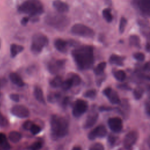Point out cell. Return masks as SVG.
Listing matches in <instances>:
<instances>
[{
	"instance_id": "1",
	"label": "cell",
	"mask_w": 150,
	"mask_h": 150,
	"mask_svg": "<svg viewBox=\"0 0 150 150\" xmlns=\"http://www.w3.org/2000/svg\"><path fill=\"white\" fill-rule=\"evenodd\" d=\"M72 57L77 66L80 70L90 69L94 63L93 47L89 45H83L74 49Z\"/></svg>"
},
{
	"instance_id": "2",
	"label": "cell",
	"mask_w": 150,
	"mask_h": 150,
	"mask_svg": "<svg viewBox=\"0 0 150 150\" xmlns=\"http://www.w3.org/2000/svg\"><path fill=\"white\" fill-rule=\"evenodd\" d=\"M50 127L53 138H60L67 134L69 123L64 117L53 115L50 120Z\"/></svg>"
},
{
	"instance_id": "3",
	"label": "cell",
	"mask_w": 150,
	"mask_h": 150,
	"mask_svg": "<svg viewBox=\"0 0 150 150\" xmlns=\"http://www.w3.org/2000/svg\"><path fill=\"white\" fill-rule=\"evenodd\" d=\"M18 11L29 16L35 17L41 15L44 11V8L40 0H26L19 6Z\"/></svg>"
},
{
	"instance_id": "4",
	"label": "cell",
	"mask_w": 150,
	"mask_h": 150,
	"mask_svg": "<svg viewBox=\"0 0 150 150\" xmlns=\"http://www.w3.org/2000/svg\"><path fill=\"white\" fill-rule=\"evenodd\" d=\"M45 22L50 26L59 30L64 29L70 23L69 18L61 13H50L45 18Z\"/></svg>"
},
{
	"instance_id": "5",
	"label": "cell",
	"mask_w": 150,
	"mask_h": 150,
	"mask_svg": "<svg viewBox=\"0 0 150 150\" xmlns=\"http://www.w3.org/2000/svg\"><path fill=\"white\" fill-rule=\"evenodd\" d=\"M47 43L48 39L46 35L42 33H36L32 36L30 50L33 53L39 54Z\"/></svg>"
},
{
	"instance_id": "6",
	"label": "cell",
	"mask_w": 150,
	"mask_h": 150,
	"mask_svg": "<svg viewBox=\"0 0 150 150\" xmlns=\"http://www.w3.org/2000/svg\"><path fill=\"white\" fill-rule=\"evenodd\" d=\"M71 32L74 35L85 38H93L94 36V32L91 28L81 23L74 25L71 28Z\"/></svg>"
},
{
	"instance_id": "7",
	"label": "cell",
	"mask_w": 150,
	"mask_h": 150,
	"mask_svg": "<svg viewBox=\"0 0 150 150\" xmlns=\"http://www.w3.org/2000/svg\"><path fill=\"white\" fill-rule=\"evenodd\" d=\"M87 108L88 105L86 101L81 99H78L74 104L72 113L74 117H79L87 111Z\"/></svg>"
},
{
	"instance_id": "8",
	"label": "cell",
	"mask_w": 150,
	"mask_h": 150,
	"mask_svg": "<svg viewBox=\"0 0 150 150\" xmlns=\"http://www.w3.org/2000/svg\"><path fill=\"white\" fill-rule=\"evenodd\" d=\"M65 62L66 61L64 60L53 59L49 62L47 69L50 73L53 74H56L64 68Z\"/></svg>"
},
{
	"instance_id": "9",
	"label": "cell",
	"mask_w": 150,
	"mask_h": 150,
	"mask_svg": "<svg viewBox=\"0 0 150 150\" xmlns=\"http://www.w3.org/2000/svg\"><path fill=\"white\" fill-rule=\"evenodd\" d=\"M11 113L19 118H26L29 117L30 112L27 107L22 105H15L12 107Z\"/></svg>"
},
{
	"instance_id": "10",
	"label": "cell",
	"mask_w": 150,
	"mask_h": 150,
	"mask_svg": "<svg viewBox=\"0 0 150 150\" xmlns=\"http://www.w3.org/2000/svg\"><path fill=\"white\" fill-rule=\"evenodd\" d=\"M107 133V129L105 126L103 125H100L96 127L88 134V137L90 139L93 140L96 139L97 137L101 138L105 137Z\"/></svg>"
},
{
	"instance_id": "11",
	"label": "cell",
	"mask_w": 150,
	"mask_h": 150,
	"mask_svg": "<svg viewBox=\"0 0 150 150\" xmlns=\"http://www.w3.org/2000/svg\"><path fill=\"white\" fill-rule=\"evenodd\" d=\"M138 139V134L136 131H132L129 132L124 137V145L125 148L129 149L136 142Z\"/></svg>"
},
{
	"instance_id": "12",
	"label": "cell",
	"mask_w": 150,
	"mask_h": 150,
	"mask_svg": "<svg viewBox=\"0 0 150 150\" xmlns=\"http://www.w3.org/2000/svg\"><path fill=\"white\" fill-rule=\"evenodd\" d=\"M108 124L110 128L115 132H120L122 128V121L119 117L110 118L108 121Z\"/></svg>"
},
{
	"instance_id": "13",
	"label": "cell",
	"mask_w": 150,
	"mask_h": 150,
	"mask_svg": "<svg viewBox=\"0 0 150 150\" xmlns=\"http://www.w3.org/2000/svg\"><path fill=\"white\" fill-rule=\"evenodd\" d=\"M103 93L105 96H107V97L109 99L111 103L117 104L120 103V100L118 96V94L110 87H107L105 88L103 91Z\"/></svg>"
},
{
	"instance_id": "14",
	"label": "cell",
	"mask_w": 150,
	"mask_h": 150,
	"mask_svg": "<svg viewBox=\"0 0 150 150\" xmlns=\"http://www.w3.org/2000/svg\"><path fill=\"white\" fill-rule=\"evenodd\" d=\"M137 3L141 12L150 17V0H137Z\"/></svg>"
},
{
	"instance_id": "15",
	"label": "cell",
	"mask_w": 150,
	"mask_h": 150,
	"mask_svg": "<svg viewBox=\"0 0 150 150\" xmlns=\"http://www.w3.org/2000/svg\"><path fill=\"white\" fill-rule=\"evenodd\" d=\"M53 6L57 12L61 13L68 12L69 9V5L61 0H54L53 2Z\"/></svg>"
},
{
	"instance_id": "16",
	"label": "cell",
	"mask_w": 150,
	"mask_h": 150,
	"mask_svg": "<svg viewBox=\"0 0 150 150\" xmlns=\"http://www.w3.org/2000/svg\"><path fill=\"white\" fill-rule=\"evenodd\" d=\"M54 47L56 49L62 53H65L67 50V47H68V43L67 41L60 39L58 38L57 39L54 43Z\"/></svg>"
},
{
	"instance_id": "17",
	"label": "cell",
	"mask_w": 150,
	"mask_h": 150,
	"mask_svg": "<svg viewBox=\"0 0 150 150\" xmlns=\"http://www.w3.org/2000/svg\"><path fill=\"white\" fill-rule=\"evenodd\" d=\"M98 118V114L97 112H93L90 113L86 118V120L84 124V127L85 128H89L94 125L96 122Z\"/></svg>"
},
{
	"instance_id": "18",
	"label": "cell",
	"mask_w": 150,
	"mask_h": 150,
	"mask_svg": "<svg viewBox=\"0 0 150 150\" xmlns=\"http://www.w3.org/2000/svg\"><path fill=\"white\" fill-rule=\"evenodd\" d=\"M9 79L13 84L19 87H22L25 85L22 78L16 73H11L9 75Z\"/></svg>"
},
{
	"instance_id": "19",
	"label": "cell",
	"mask_w": 150,
	"mask_h": 150,
	"mask_svg": "<svg viewBox=\"0 0 150 150\" xmlns=\"http://www.w3.org/2000/svg\"><path fill=\"white\" fill-rule=\"evenodd\" d=\"M23 47L21 45H16V44H12L10 47V52L11 57H14L19 53L22 52L23 50Z\"/></svg>"
},
{
	"instance_id": "20",
	"label": "cell",
	"mask_w": 150,
	"mask_h": 150,
	"mask_svg": "<svg viewBox=\"0 0 150 150\" xmlns=\"http://www.w3.org/2000/svg\"><path fill=\"white\" fill-rule=\"evenodd\" d=\"M34 96L36 99L40 103L45 104V100L44 98V95L42 90L39 87H36L34 89Z\"/></svg>"
},
{
	"instance_id": "21",
	"label": "cell",
	"mask_w": 150,
	"mask_h": 150,
	"mask_svg": "<svg viewBox=\"0 0 150 150\" xmlns=\"http://www.w3.org/2000/svg\"><path fill=\"white\" fill-rule=\"evenodd\" d=\"M8 138L11 142H12L13 143H16L21 140V135L19 132L13 131H11L9 132Z\"/></svg>"
},
{
	"instance_id": "22",
	"label": "cell",
	"mask_w": 150,
	"mask_h": 150,
	"mask_svg": "<svg viewBox=\"0 0 150 150\" xmlns=\"http://www.w3.org/2000/svg\"><path fill=\"white\" fill-rule=\"evenodd\" d=\"M110 62L118 66H122L123 64V58L116 54H112L110 57Z\"/></svg>"
},
{
	"instance_id": "23",
	"label": "cell",
	"mask_w": 150,
	"mask_h": 150,
	"mask_svg": "<svg viewBox=\"0 0 150 150\" xmlns=\"http://www.w3.org/2000/svg\"><path fill=\"white\" fill-rule=\"evenodd\" d=\"M63 81L62 80V78L60 76H56L50 81V84L52 87L57 88L62 86Z\"/></svg>"
},
{
	"instance_id": "24",
	"label": "cell",
	"mask_w": 150,
	"mask_h": 150,
	"mask_svg": "<svg viewBox=\"0 0 150 150\" xmlns=\"http://www.w3.org/2000/svg\"><path fill=\"white\" fill-rule=\"evenodd\" d=\"M69 78L71 80L73 86H78L81 83V78L77 74L73 73L69 74Z\"/></svg>"
},
{
	"instance_id": "25",
	"label": "cell",
	"mask_w": 150,
	"mask_h": 150,
	"mask_svg": "<svg viewBox=\"0 0 150 150\" xmlns=\"http://www.w3.org/2000/svg\"><path fill=\"white\" fill-rule=\"evenodd\" d=\"M105 67H106V63L101 62L94 68V72L96 74H100L104 71Z\"/></svg>"
},
{
	"instance_id": "26",
	"label": "cell",
	"mask_w": 150,
	"mask_h": 150,
	"mask_svg": "<svg viewBox=\"0 0 150 150\" xmlns=\"http://www.w3.org/2000/svg\"><path fill=\"white\" fill-rule=\"evenodd\" d=\"M103 16L105 21L108 22H111L112 20V15L111 13V11L110 9H104L103 11Z\"/></svg>"
},
{
	"instance_id": "27",
	"label": "cell",
	"mask_w": 150,
	"mask_h": 150,
	"mask_svg": "<svg viewBox=\"0 0 150 150\" xmlns=\"http://www.w3.org/2000/svg\"><path fill=\"white\" fill-rule=\"evenodd\" d=\"M129 41L130 45H131L132 46H136V47L139 46L140 40H139V38L138 36L135 35L130 36L129 39Z\"/></svg>"
},
{
	"instance_id": "28",
	"label": "cell",
	"mask_w": 150,
	"mask_h": 150,
	"mask_svg": "<svg viewBox=\"0 0 150 150\" xmlns=\"http://www.w3.org/2000/svg\"><path fill=\"white\" fill-rule=\"evenodd\" d=\"M114 77H115V79L117 80L122 81L125 79L126 74H125L124 71L121 70H119L116 71L114 73Z\"/></svg>"
},
{
	"instance_id": "29",
	"label": "cell",
	"mask_w": 150,
	"mask_h": 150,
	"mask_svg": "<svg viewBox=\"0 0 150 150\" xmlns=\"http://www.w3.org/2000/svg\"><path fill=\"white\" fill-rule=\"evenodd\" d=\"M73 86V84L70 78H69L63 81V83H62L61 87H62V88L63 90H69V88H70Z\"/></svg>"
},
{
	"instance_id": "30",
	"label": "cell",
	"mask_w": 150,
	"mask_h": 150,
	"mask_svg": "<svg viewBox=\"0 0 150 150\" xmlns=\"http://www.w3.org/2000/svg\"><path fill=\"white\" fill-rule=\"evenodd\" d=\"M144 93V90L141 87H137L134 90V96L136 99L141 98Z\"/></svg>"
},
{
	"instance_id": "31",
	"label": "cell",
	"mask_w": 150,
	"mask_h": 150,
	"mask_svg": "<svg viewBox=\"0 0 150 150\" xmlns=\"http://www.w3.org/2000/svg\"><path fill=\"white\" fill-rule=\"evenodd\" d=\"M89 150H104V147L101 143L96 142L90 146Z\"/></svg>"
},
{
	"instance_id": "32",
	"label": "cell",
	"mask_w": 150,
	"mask_h": 150,
	"mask_svg": "<svg viewBox=\"0 0 150 150\" xmlns=\"http://www.w3.org/2000/svg\"><path fill=\"white\" fill-rule=\"evenodd\" d=\"M126 24H127L126 19L124 17L121 18V19L120 20V26H119V29H120V32L121 33H122L124 31Z\"/></svg>"
},
{
	"instance_id": "33",
	"label": "cell",
	"mask_w": 150,
	"mask_h": 150,
	"mask_svg": "<svg viewBox=\"0 0 150 150\" xmlns=\"http://www.w3.org/2000/svg\"><path fill=\"white\" fill-rule=\"evenodd\" d=\"M96 91L94 89L87 90L84 94V97L87 98H93L96 96Z\"/></svg>"
},
{
	"instance_id": "34",
	"label": "cell",
	"mask_w": 150,
	"mask_h": 150,
	"mask_svg": "<svg viewBox=\"0 0 150 150\" xmlns=\"http://www.w3.org/2000/svg\"><path fill=\"white\" fill-rule=\"evenodd\" d=\"M42 143L39 141H36V142L33 143L30 145V149L31 150H39L42 148Z\"/></svg>"
},
{
	"instance_id": "35",
	"label": "cell",
	"mask_w": 150,
	"mask_h": 150,
	"mask_svg": "<svg viewBox=\"0 0 150 150\" xmlns=\"http://www.w3.org/2000/svg\"><path fill=\"white\" fill-rule=\"evenodd\" d=\"M40 131H41V129H40V127H39L38 125H35V124H33V125L32 126V127L30 129V131L33 135L38 134L39 132H40Z\"/></svg>"
},
{
	"instance_id": "36",
	"label": "cell",
	"mask_w": 150,
	"mask_h": 150,
	"mask_svg": "<svg viewBox=\"0 0 150 150\" xmlns=\"http://www.w3.org/2000/svg\"><path fill=\"white\" fill-rule=\"evenodd\" d=\"M134 57L138 61H143L145 59V55L141 52H137L134 54Z\"/></svg>"
},
{
	"instance_id": "37",
	"label": "cell",
	"mask_w": 150,
	"mask_h": 150,
	"mask_svg": "<svg viewBox=\"0 0 150 150\" xmlns=\"http://www.w3.org/2000/svg\"><path fill=\"white\" fill-rule=\"evenodd\" d=\"M33 123H32V121H25L24 123H23V128L25 129H26V130H28V129H29L30 130V128L32 127V126L33 125Z\"/></svg>"
},
{
	"instance_id": "38",
	"label": "cell",
	"mask_w": 150,
	"mask_h": 150,
	"mask_svg": "<svg viewBox=\"0 0 150 150\" xmlns=\"http://www.w3.org/2000/svg\"><path fill=\"white\" fill-rule=\"evenodd\" d=\"M6 142L7 139L6 135L4 133H0V146H2Z\"/></svg>"
},
{
	"instance_id": "39",
	"label": "cell",
	"mask_w": 150,
	"mask_h": 150,
	"mask_svg": "<svg viewBox=\"0 0 150 150\" xmlns=\"http://www.w3.org/2000/svg\"><path fill=\"white\" fill-rule=\"evenodd\" d=\"M6 124H7L6 119L0 112V125L4 127V126H5Z\"/></svg>"
},
{
	"instance_id": "40",
	"label": "cell",
	"mask_w": 150,
	"mask_h": 150,
	"mask_svg": "<svg viewBox=\"0 0 150 150\" xmlns=\"http://www.w3.org/2000/svg\"><path fill=\"white\" fill-rule=\"evenodd\" d=\"M10 98L15 102H18L19 100V96L17 94H11L9 96Z\"/></svg>"
},
{
	"instance_id": "41",
	"label": "cell",
	"mask_w": 150,
	"mask_h": 150,
	"mask_svg": "<svg viewBox=\"0 0 150 150\" xmlns=\"http://www.w3.org/2000/svg\"><path fill=\"white\" fill-rule=\"evenodd\" d=\"M144 70L146 71L150 72V62H147L145 65H144Z\"/></svg>"
},
{
	"instance_id": "42",
	"label": "cell",
	"mask_w": 150,
	"mask_h": 150,
	"mask_svg": "<svg viewBox=\"0 0 150 150\" xmlns=\"http://www.w3.org/2000/svg\"><path fill=\"white\" fill-rule=\"evenodd\" d=\"M29 21V18L28 17H24L22 21H21V23L23 25H26L27 24V23Z\"/></svg>"
},
{
	"instance_id": "43",
	"label": "cell",
	"mask_w": 150,
	"mask_h": 150,
	"mask_svg": "<svg viewBox=\"0 0 150 150\" xmlns=\"http://www.w3.org/2000/svg\"><path fill=\"white\" fill-rule=\"evenodd\" d=\"M146 111L147 112V114L150 115V103L146 104Z\"/></svg>"
},
{
	"instance_id": "44",
	"label": "cell",
	"mask_w": 150,
	"mask_h": 150,
	"mask_svg": "<svg viewBox=\"0 0 150 150\" xmlns=\"http://www.w3.org/2000/svg\"><path fill=\"white\" fill-rule=\"evenodd\" d=\"M108 141L111 144H114L115 142V138L113 136H110L108 138Z\"/></svg>"
},
{
	"instance_id": "45",
	"label": "cell",
	"mask_w": 150,
	"mask_h": 150,
	"mask_svg": "<svg viewBox=\"0 0 150 150\" xmlns=\"http://www.w3.org/2000/svg\"><path fill=\"white\" fill-rule=\"evenodd\" d=\"M146 49L148 52H150V42H148L146 45Z\"/></svg>"
},
{
	"instance_id": "46",
	"label": "cell",
	"mask_w": 150,
	"mask_h": 150,
	"mask_svg": "<svg viewBox=\"0 0 150 150\" xmlns=\"http://www.w3.org/2000/svg\"><path fill=\"white\" fill-rule=\"evenodd\" d=\"M72 150H82V149H81V148L79 147V146H75V147H74V148L72 149Z\"/></svg>"
},
{
	"instance_id": "47",
	"label": "cell",
	"mask_w": 150,
	"mask_h": 150,
	"mask_svg": "<svg viewBox=\"0 0 150 150\" xmlns=\"http://www.w3.org/2000/svg\"><path fill=\"white\" fill-rule=\"evenodd\" d=\"M147 142H148V145L149 147L150 148V136L149 137V138H148V141H147Z\"/></svg>"
},
{
	"instance_id": "48",
	"label": "cell",
	"mask_w": 150,
	"mask_h": 150,
	"mask_svg": "<svg viewBox=\"0 0 150 150\" xmlns=\"http://www.w3.org/2000/svg\"><path fill=\"white\" fill-rule=\"evenodd\" d=\"M1 82H0V87H1Z\"/></svg>"
},
{
	"instance_id": "49",
	"label": "cell",
	"mask_w": 150,
	"mask_h": 150,
	"mask_svg": "<svg viewBox=\"0 0 150 150\" xmlns=\"http://www.w3.org/2000/svg\"><path fill=\"white\" fill-rule=\"evenodd\" d=\"M0 47H1V42H0Z\"/></svg>"
},
{
	"instance_id": "50",
	"label": "cell",
	"mask_w": 150,
	"mask_h": 150,
	"mask_svg": "<svg viewBox=\"0 0 150 150\" xmlns=\"http://www.w3.org/2000/svg\"><path fill=\"white\" fill-rule=\"evenodd\" d=\"M0 96H1V93H0Z\"/></svg>"
}]
</instances>
